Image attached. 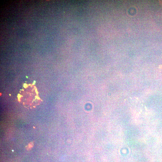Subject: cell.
Here are the masks:
<instances>
[{"mask_svg":"<svg viewBox=\"0 0 162 162\" xmlns=\"http://www.w3.org/2000/svg\"><path fill=\"white\" fill-rule=\"evenodd\" d=\"M160 3L161 5L162 6V1H160Z\"/></svg>","mask_w":162,"mask_h":162,"instance_id":"1","label":"cell"}]
</instances>
